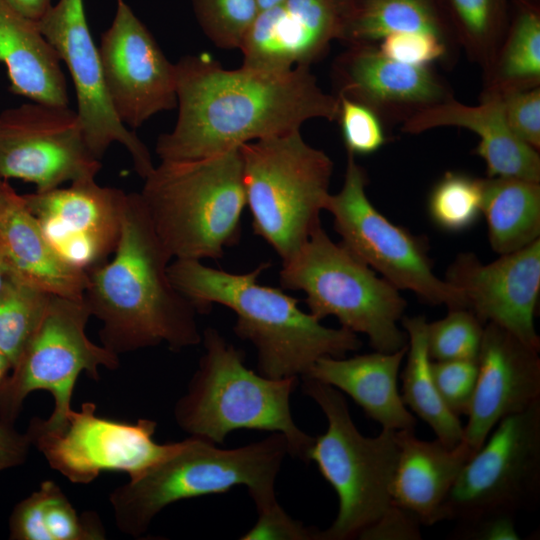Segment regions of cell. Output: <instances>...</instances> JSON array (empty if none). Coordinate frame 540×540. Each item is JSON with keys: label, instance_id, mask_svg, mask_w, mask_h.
Listing matches in <instances>:
<instances>
[{"label": "cell", "instance_id": "obj_1", "mask_svg": "<svg viewBox=\"0 0 540 540\" xmlns=\"http://www.w3.org/2000/svg\"><path fill=\"white\" fill-rule=\"evenodd\" d=\"M175 69L178 114L157 138L161 161L203 159L299 131L310 119L337 120L339 99L319 87L310 66L227 70L202 54L182 57Z\"/></svg>", "mask_w": 540, "mask_h": 540}, {"label": "cell", "instance_id": "obj_2", "mask_svg": "<svg viewBox=\"0 0 540 540\" xmlns=\"http://www.w3.org/2000/svg\"><path fill=\"white\" fill-rule=\"evenodd\" d=\"M171 256L139 193H128L112 258L87 272L84 298L102 322L104 347L119 354L166 343L179 351L202 341L196 306L172 284Z\"/></svg>", "mask_w": 540, "mask_h": 540}, {"label": "cell", "instance_id": "obj_3", "mask_svg": "<svg viewBox=\"0 0 540 540\" xmlns=\"http://www.w3.org/2000/svg\"><path fill=\"white\" fill-rule=\"evenodd\" d=\"M269 266L264 262L248 273L235 274L199 260L174 259L168 275L199 312L216 303L235 313L234 332L255 346L258 371L265 377H302L318 359L342 358L362 346L356 333L322 325L282 288L259 284V275Z\"/></svg>", "mask_w": 540, "mask_h": 540}, {"label": "cell", "instance_id": "obj_4", "mask_svg": "<svg viewBox=\"0 0 540 540\" xmlns=\"http://www.w3.org/2000/svg\"><path fill=\"white\" fill-rule=\"evenodd\" d=\"M288 454L286 438L272 433L242 447L222 449L191 436L169 456L129 477L110 496L115 523L131 536L142 535L153 518L179 500L247 487L257 511L277 502L275 480Z\"/></svg>", "mask_w": 540, "mask_h": 540}, {"label": "cell", "instance_id": "obj_5", "mask_svg": "<svg viewBox=\"0 0 540 540\" xmlns=\"http://www.w3.org/2000/svg\"><path fill=\"white\" fill-rule=\"evenodd\" d=\"M172 259H219L238 243L246 206L240 147L190 161H161L139 193Z\"/></svg>", "mask_w": 540, "mask_h": 540}, {"label": "cell", "instance_id": "obj_6", "mask_svg": "<svg viewBox=\"0 0 540 540\" xmlns=\"http://www.w3.org/2000/svg\"><path fill=\"white\" fill-rule=\"evenodd\" d=\"M205 353L187 392L175 406L179 427L215 444L237 429L281 433L288 454L308 462L314 437L302 431L290 411L298 377L272 379L244 364V354L214 328L202 334Z\"/></svg>", "mask_w": 540, "mask_h": 540}, {"label": "cell", "instance_id": "obj_7", "mask_svg": "<svg viewBox=\"0 0 540 540\" xmlns=\"http://www.w3.org/2000/svg\"><path fill=\"white\" fill-rule=\"evenodd\" d=\"M282 289L301 290L318 320L338 319L341 327L368 337L370 346L391 353L407 346L399 327L407 302L400 290L335 243L320 226L279 272Z\"/></svg>", "mask_w": 540, "mask_h": 540}, {"label": "cell", "instance_id": "obj_8", "mask_svg": "<svg viewBox=\"0 0 540 540\" xmlns=\"http://www.w3.org/2000/svg\"><path fill=\"white\" fill-rule=\"evenodd\" d=\"M240 151L253 232L286 260L321 226L333 162L300 130L242 144Z\"/></svg>", "mask_w": 540, "mask_h": 540}, {"label": "cell", "instance_id": "obj_9", "mask_svg": "<svg viewBox=\"0 0 540 540\" xmlns=\"http://www.w3.org/2000/svg\"><path fill=\"white\" fill-rule=\"evenodd\" d=\"M302 391L327 419V429L314 438L308 461L316 463L339 500L337 516L330 527L321 530L320 540L358 538L393 504L397 431L382 429L379 435L366 437L354 424L342 392L306 376L302 377Z\"/></svg>", "mask_w": 540, "mask_h": 540}, {"label": "cell", "instance_id": "obj_10", "mask_svg": "<svg viewBox=\"0 0 540 540\" xmlns=\"http://www.w3.org/2000/svg\"><path fill=\"white\" fill-rule=\"evenodd\" d=\"M90 316L85 298L52 295L39 327L0 387V421L13 425L25 398L46 390L54 398V410L48 419L37 420L57 428L72 410L73 389L82 372L97 380L99 367L118 368V355L88 338Z\"/></svg>", "mask_w": 540, "mask_h": 540}, {"label": "cell", "instance_id": "obj_11", "mask_svg": "<svg viewBox=\"0 0 540 540\" xmlns=\"http://www.w3.org/2000/svg\"><path fill=\"white\" fill-rule=\"evenodd\" d=\"M367 182L364 168L347 153L343 185L336 194L330 193L325 205L341 243L397 289L409 290L431 305L467 309L462 292L434 273L424 240L371 203Z\"/></svg>", "mask_w": 540, "mask_h": 540}, {"label": "cell", "instance_id": "obj_12", "mask_svg": "<svg viewBox=\"0 0 540 540\" xmlns=\"http://www.w3.org/2000/svg\"><path fill=\"white\" fill-rule=\"evenodd\" d=\"M540 498V400L503 418L462 468L442 521L455 525L534 509Z\"/></svg>", "mask_w": 540, "mask_h": 540}, {"label": "cell", "instance_id": "obj_13", "mask_svg": "<svg viewBox=\"0 0 540 540\" xmlns=\"http://www.w3.org/2000/svg\"><path fill=\"white\" fill-rule=\"evenodd\" d=\"M95 411L94 403L85 402L80 411L71 410L61 426L46 428L34 418L26 432L50 467L73 483H89L104 471L134 476L179 446V442L154 441L155 421L119 422L99 417Z\"/></svg>", "mask_w": 540, "mask_h": 540}, {"label": "cell", "instance_id": "obj_14", "mask_svg": "<svg viewBox=\"0 0 540 540\" xmlns=\"http://www.w3.org/2000/svg\"><path fill=\"white\" fill-rule=\"evenodd\" d=\"M100 169L68 105L30 101L0 113V179H20L45 192L95 179Z\"/></svg>", "mask_w": 540, "mask_h": 540}, {"label": "cell", "instance_id": "obj_15", "mask_svg": "<svg viewBox=\"0 0 540 540\" xmlns=\"http://www.w3.org/2000/svg\"><path fill=\"white\" fill-rule=\"evenodd\" d=\"M43 36L65 63L73 81L84 137L101 160L113 143L126 148L143 179L154 164L146 145L115 114L106 92L98 46L87 22L83 0H59L37 21Z\"/></svg>", "mask_w": 540, "mask_h": 540}, {"label": "cell", "instance_id": "obj_16", "mask_svg": "<svg viewBox=\"0 0 540 540\" xmlns=\"http://www.w3.org/2000/svg\"><path fill=\"white\" fill-rule=\"evenodd\" d=\"M104 84L118 119L132 129L177 107L175 64L124 0L98 46Z\"/></svg>", "mask_w": 540, "mask_h": 540}, {"label": "cell", "instance_id": "obj_17", "mask_svg": "<svg viewBox=\"0 0 540 540\" xmlns=\"http://www.w3.org/2000/svg\"><path fill=\"white\" fill-rule=\"evenodd\" d=\"M127 196L121 189L100 186L95 179L23 195L56 253L84 272L105 263L115 252Z\"/></svg>", "mask_w": 540, "mask_h": 540}, {"label": "cell", "instance_id": "obj_18", "mask_svg": "<svg viewBox=\"0 0 540 540\" xmlns=\"http://www.w3.org/2000/svg\"><path fill=\"white\" fill-rule=\"evenodd\" d=\"M444 279L462 292L467 309L484 325L496 324L540 349L534 322L540 293V239L488 264L473 253H460Z\"/></svg>", "mask_w": 540, "mask_h": 540}, {"label": "cell", "instance_id": "obj_19", "mask_svg": "<svg viewBox=\"0 0 540 540\" xmlns=\"http://www.w3.org/2000/svg\"><path fill=\"white\" fill-rule=\"evenodd\" d=\"M478 377L463 440L474 450L503 418L540 400L539 349L486 323L477 358Z\"/></svg>", "mask_w": 540, "mask_h": 540}, {"label": "cell", "instance_id": "obj_20", "mask_svg": "<svg viewBox=\"0 0 540 540\" xmlns=\"http://www.w3.org/2000/svg\"><path fill=\"white\" fill-rule=\"evenodd\" d=\"M333 71L337 94L369 107L383 122L403 123L453 97L449 85L429 66L391 60L375 44L348 45Z\"/></svg>", "mask_w": 540, "mask_h": 540}, {"label": "cell", "instance_id": "obj_21", "mask_svg": "<svg viewBox=\"0 0 540 540\" xmlns=\"http://www.w3.org/2000/svg\"><path fill=\"white\" fill-rule=\"evenodd\" d=\"M341 25L332 0H283L258 12L240 47L242 66L264 71L310 66L339 39Z\"/></svg>", "mask_w": 540, "mask_h": 540}, {"label": "cell", "instance_id": "obj_22", "mask_svg": "<svg viewBox=\"0 0 540 540\" xmlns=\"http://www.w3.org/2000/svg\"><path fill=\"white\" fill-rule=\"evenodd\" d=\"M478 105H466L454 97L418 112L403 122L402 131L419 134L437 127H461L479 137L474 153L486 165L488 177H515L540 182V156L510 129L502 99L481 93Z\"/></svg>", "mask_w": 540, "mask_h": 540}, {"label": "cell", "instance_id": "obj_23", "mask_svg": "<svg viewBox=\"0 0 540 540\" xmlns=\"http://www.w3.org/2000/svg\"><path fill=\"white\" fill-rule=\"evenodd\" d=\"M0 255L9 272L51 295L84 298L87 272L67 264L45 238L26 204L0 179Z\"/></svg>", "mask_w": 540, "mask_h": 540}, {"label": "cell", "instance_id": "obj_24", "mask_svg": "<svg viewBox=\"0 0 540 540\" xmlns=\"http://www.w3.org/2000/svg\"><path fill=\"white\" fill-rule=\"evenodd\" d=\"M396 434L399 455L391 484L392 502L412 513L421 525L441 522L448 495L475 451L464 440L450 448L437 438H417L415 430Z\"/></svg>", "mask_w": 540, "mask_h": 540}, {"label": "cell", "instance_id": "obj_25", "mask_svg": "<svg viewBox=\"0 0 540 540\" xmlns=\"http://www.w3.org/2000/svg\"><path fill=\"white\" fill-rule=\"evenodd\" d=\"M406 350L407 346L391 353L374 351L350 358L323 357L304 376L349 395L382 429L415 430L416 418L403 403L398 389Z\"/></svg>", "mask_w": 540, "mask_h": 540}, {"label": "cell", "instance_id": "obj_26", "mask_svg": "<svg viewBox=\"0 0 540 540\" xmlns=\"http://www.w3.org/2000/svg\"><path fill=\"white\" fill-rule=\"evenodd\" d=\"M60 62L37 22L0 0V63L6 68L9 90L30 101L69 105Z\"/></svg>", "mask_w": 540, "mask_h": 540}, {"label": "cell", "instance_id": "obj_27", "mask_svg": "<svg viewBox=\"0 0 540 540\" xmlns=\"http://www.w3.org/2000/svg\"><path fill=\"white\" fill-rule=\"evenodd\" d=\"M395 32H427L457 43L440 0H360L343 16L338 40L375 44Z\"/></svg>", "mask_w": 540, "mask_h": 540}, {"label": "cell", "instance_id": "obj_28", "mask_svg": "<svg viewBox=\"0 0 540 540\" xmlns=\"http://www.w3.org/2000/svg\"><path fill=\"white\" fill-rule=\"evenodd\" d=\"M482 215L499 255L540 239V182L515 177L483 179Z\"/></svg>", "mask_w": 540, "mask_h": 540}, {"label": "cell", "instance_id": "obj_29", "mask_svg": "<svg viewBox=\"0 0 540 540\" xmlns=\"http://www.w3.org/2000/svg\"><path fill=\"white\" fill-rule=\"evenodd\" d=\"M407 334L406 363L400 372L401 398L407 408L424 421L447 447H455L463 441L464 426L443 403L435 386L431 358L427 347L425 316L401 319Z\"/></svg>", "mask_w": 540, "mask_h": 540}, {"label": "cell", "instance_id": "obj_30", "mask_svg": "<svg viewBox=\"0 0 540 540\" xmlns=\"http://www.w3.org/2000/svg\"><path fill=\"white\" fill-rule=\"evenodd\" d=\"M513 1L503 40L483 72V93L502 95L540 86V8L535 1Z\"/></svg>", "mask_w": 540, "mask_h": 540}, {"label": "cell", "instance_id": "obj_31", "mask_svg": "<svg viewBox=\"0 0 540 540\" xmlns=\"http://www.w3.org/2000/svg\"><path fill=\"white\" fill-rule=\"evenodd\" d=\"M12 540H99L105 538L93 513L79 516L60 487L43 481L20 501L9 520Z\"/></svg>", "mask_w": 540, "mask_h": 540}, {"label": "cell", "instance_id": "obj_32", "mask_svg": "<svg viewBox=\"0 0 540 540\" xmlns=\"http://www.w3.org/2000/svg\"><path fill=\"white\" fill-rule=\"evenodd\" d=\"M453 31L469 58L483 72L491 65L509 22V0H440Z\"/></svg>", "mask_w": 540, "mask_h": 540}, {"label": "cell", "instance_id": "obj_33", "mask_svg": "<svg viewBox=\"0 0 540 540\" xmlns=\"http://www.w3.org/2000/svg\"><path fill=\"white\" fill-rule=\"evenodd\" d=\"M52 295L9 274L0 293V351L16 364L39 327Z\"/></svg>", "mask_w": 540, "mask_h": 540}, {"label": "cell", "instance_id": "obj_34", "mask_svg": "<svg viewBox=\"0 0 540 540\" xmlns=\"http://www.w3.org/2000/svg\"><path fill=\"white\" fill-rule=\"evenodd\" d=\"M483 178L446 172L428 197V212L440 229L457 233L471 228L482 215Z\"/></svg>", "mask_w": 540, "mask_h": 540}, {"label": "cell", "instance_id": "obj_35", "mask_svg": "<svg viewBox=\"0 0 540 540\" xmlns=\"http://www.w3.org/2000/svg\"><path fill=\"white\" fill-rule=\"evenodd\" d=\"M448 314L427 325V347L432 361H477L485 325L466 308L448 309Z\"/></svg>", "mask_w": 540, "mask_h": 540}, {"label": "cell", "instance_id": "obj_36", "mask_svg": "<svg viewBox=\"0 0 540 540\" xmlns=\"http://www.w3.org/2000/svg\"><path fill=\"white\" fill-rule=\"evenodd\" d=\"M204 34L219 48L240 49L255 20L257 0H191Z\"/></svg>", "mask_w": 540, "mask_h": 540}, {"label": "cell", "instance_id": "obj_37", "mask_svg": "<svg viewBox=\"0 0 540 540\" xmlns=\"http://www.w3.org/2000/svg\"><path fill=\"white\" fill-rule=\"evenodd\" d=\"M342 139L347 153L369 155L378 151L387 141L382 119L369 107L337 94Z\"/></svg>", "mask_w": 540, "mask_h": 540}, {"label": "cell", "instance_id": "obj_38", "mask_svg": "<svg viewBox=\"0 0 540 540\" xmlns=\"http://www.w3.org/2000/svg\"><path fill=\"white\" fill-rule=\"evenodd\" d=\"M431 371L445 406L457 417L467 416L478 377L477 361H432Z\"/></svg>", "mask_w": 540, "mask_h": 540}, {"label": "cell", "instance_id": "obj_39", "mask_svg": "<svg viewBox=\"0 0 540 540\" xmlns=\"http://www.w3.org/2000/svg\"><path fill=\"white\" fill-rule=\"evenodd\" d=\"M378 48L387 58L413 66H428L448 52L445 41L427 32H395L383 38Z\"/></svg>", "mask_w": 540, "mask_h": 540}, {"label": "cell", "instance_id": "obj_40", "mask_svg": "<svg viewBox=\"0 0 540 540\" xmlns=\"http://www.w3.org/2000/svg\"><path fill=\"white\" fill-rule=\"evenodd\" d=\"M506 121L514 134L540 149V86L500 95Z\"/></svg>", "mask_w": 540, "mask_h": 540}, {"label": "cell", "instance_id": "obj_41", "mask_svg": "<svg viewBox=\"0 0 540 540\" xmlns=\"http://www.w3.org/2000/svg\"><path fill=\"white\" fill-rule=\"evenodd\" d=\"M320 532L291 518L276 502L258 511L257 522L240 539L320 540Z\"/></svg>", "mask_w": 540, "mask_h": 540}, {"label": "cell", "instance_id": "obj_42", "mask_svg": "<svg viewBox=\"0 0 540 540\" xmlns=\"http://www.w3.org/2000/svg\"><path fill=\"white\" fill-rule=\"evenodd\" d=\"M421 523L407 510L394 503L372 525L363 530L361 540H419Z\"/></svg>", "mask_w": 540, "mask_h": 540}, {"label": "cell", "instance_id": "obj_43", "mask_svg": "<svg viewBox=\"0 0 540 540\" xmlns=\"http://www.w3.org/2000/svg\"><path fill=\"white\" fill-rule=\"evenodd\" d=\"M460 540H518L515 517L510 515L489 516L473 522L455 525L449 534Z\"/></svg>", "mask_w": 540, "mask_h": 540}, {"label": "cell", "instance_id": "obj_44", "mask_svg": "<svg viewBox=\"0 0 540 540\" xmlns=\"http://www.w3.org/2000/svg\"><path fill=\"white\" fill-rule=\"evenodd\" d=\"M30 446L26 433L21 434L12 424L0 421V471L21 465Z\"/></svg>", "mask_w": 540, "mask_h": 540}, {"label": "cell", "instance_id": "obj_45", "mask_svg": "<svg viewBox=\"0 0 540 540\" xmlns=\"http://www.w3.org/2000/svg\"><path fill=\"white\" fill-rule=\"evenodd\" d=\"M13 8L33 21H38L51 7L52 0H5Z\"/></svg>", "mask_w": 540, "mask_h": 540}, {"label": "cell", "instance_id": "obj_46", "mask_svg": "<svg viewBox=\"0 0 540 540\" xmlns=\"http://www.w3.org/2000/svg\"><path fill=\"white\" fill-rule=\"evenodd\" d=\"M12 366L7 357L0 351V387L9 375Z\"/></svg>", "mask_w": 540, "mask_h": 540}, {"label": "cell", "instance_id": "obj_47", "mask_svg": "<svg viewBox=\"0 0 540 540\" xmlns=\"http://www.w3.org/2000/svg\"><path fill=\"white\" fill-rule=\"evenodd\" d=\"M339 9L341 16H345L360 0H332Z\"/></svg>", "mask_w": 540, "mask_h": 540}, {"label": "cell", "instance_id": "obj_48", "mask_svg": "<svg viewBox=\"0 0 540 540\" xmlns=\"http://www.w3.org/2000/svg\"><path fill=\"white\" fill-rule=\"evenodd\" d=\"M9 274H10L9 269H8L4 259L0 255V293L3 290V288H4V286H5L6 282H7Z\"/></svg>", "mask_w": 540, "mask_h": 540}, {"label": "cell", "instance_id": "obj_49", "mask_svg": "<svg viewBox=\"0 0 540 540\" xmlns=\"http://www.w3.org/2000/svg\"><path fill=\"white\" fill-rule=\"evenodd\" d=\"M283 0H257L259 11L268 9L274 5H277Z\"/></svg>", "mask_w": 540, "mask_h": 540}, {"label": "cell", "instance_id": "obj_50", "mask_svg": "<svg viewBox=\"0 0 540 540\" xmlns=\"http://www.w3.org/2000/svg\"><path fill=\"white\" fill-rule=\"evenodd\" d=\"M529 1H535L536 2L537 0H529Z\"/></svg>", "mask_w": 540, "mask_h": 540}]
</instances>
